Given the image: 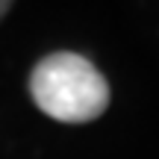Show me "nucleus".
Listing matches in <instances>:
<instances>
[{"mask_svg": "<svg viewBox=\"0 0 159 159\" xmlns=\"http://www.w3.org/2000/svg\"><path fill=\"white\" fill-rule=\"evenodd\" d=\"M30 94L35 106L53 121L85 124L106 112L109 83L85 56L59 50L44 56L30 74Z\"/></svg>", "mask_w": 159, "mask_h": 159, "instance_id": "f257e3e1", "label": "nucleus"}, {"mask_svg": "<svg viewBox=\"0 0 159 159\" xmlns=\"http://www.w3.org/2000/svg\"><path fill=\"white\" fill-rule=\"evenodd\" d=\"M9 6H12V0H0V21H3V15L9 12Z\"/></svg>", "mask_w": 159, "mask_h": 159, "instance_id": "f03ea898", "label": "nucleus"}]
</instances>
